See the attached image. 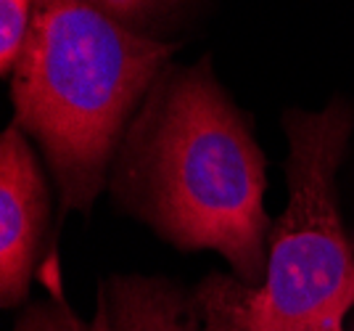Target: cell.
I'll list each match as a JSON object with an SVG mask.
<instances>
[{
    "label": "cell",
    "mask_w": 354,
    "mask_h": 331,
    "mask_svg": "<svg viewBox=\"0 0 354 331\" xmlns=\"http://www.w3.org/2000/svg\"><path fill=\"white\" fill-rule=\"evenodd\" d=\"M127 207L180 249L220 252L238 281L267 271L265 159L209 64L175 72L151 93L119 159Z\"/></svg>",
    "instance_id": "1"
},
{
    "label": "cell",
    "mask_w": 354,
    "mask_h": 331,
    "mask_svg": "<svg viewBox=\"0 0 354 331\" xmlns=\"http://www.w3.org/2000/svg\"><path fill=\"white\" fill-rule=\"evenodd\" d=\"M172 51L90 0L35 3L11 69L14 125L37 138L64 207L93 204L135 104Z\"/></svg>",
    "instance_id": "2"
},
{
    "label": "cell",
    "mask_w": 354,
    "mask_h": 331,
    "mask_svg": "<svg viewBox=\"0 0 354 331\" xmlns=\"http://www.w3.org/2000/svg\"><path fill=\"white\" fill-rule=\"evenodd\" d=\"M288 204L270 226L262 284L209 276L198 286L207 331H344L354 305V249L341 223L336 172L352 133L349 106L291 111Z\"/></svg>",
    "instance_id": "3"
},
{
    "label": "cell",
    "mask_w": 354,
    "mask_h": 331,
    "mask_svg": "<svg viewBox=\"0 0 354 331\" xmlns=\"http://www.w3.org/2000/svg\"><path fill=\"white\" fill-rule=\"evenodd\" d=\"M48 223V191L24 133L11 125L0 138V297L24 300Z\"/></svg>",
    "instance_id": "4"
},
{
    "label": "cell",
    "mask_w": 354,
    "mask_h": 331,
    "mask_svg": "<svg viewBox=\"0 0 354 331\" xmlns=\"http://www.w3.org/2000/svg\"><path fill=\"white\" fill-rule=\"evenodd\" d=\"M37 0H0V69L11 75L32 27Z\"/></svg>",
    "instance_id": "5"
},
{
    "label": "cell",
    "mask_w": 354,
    "mask_h": 331,
    "mask_svg": "<svg viewBox=\"0 0 354 331\" xmlns=\"http://www.w3.org/2000/svg\"><path fill=\"white\" fill-rule=\"evenodd\" d=\"M90 3L104 8L106 14L117 16L119 21H124V19H135V16L146 14L148 8H153L162 0H90Z\"/></svg>",
    "instance_id": "6"
}]
</instances>
